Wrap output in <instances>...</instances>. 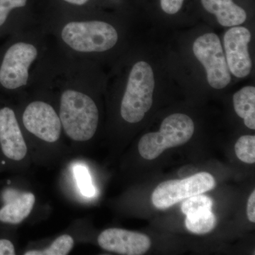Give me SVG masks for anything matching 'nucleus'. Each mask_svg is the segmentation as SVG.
Returning <instances> with one entry per match:
<instances>
[{
    "label": "nucleus",
    "mask_w": 255,
    "mask_h": 255,
    "mask_svg": "<svg viewBox=\"0 0 255 255\" xmlns=\"http://www.w3.org/2000/svg\"><path fill=\"white\" fill-rule=\"evenodd\" d=\"M15 247L12 242L6 238H0V255H14Z\"/></svg>",
    "instance_id": "4be33fe9"
},
{
    "label": "nucleus",
    "mask_w": 255,
    "mask_h": 255,
    "mask_svg": "<svg viewBox=\"0 0 255 255\" xmlns=\"http://www.w3.org/2000/svg\"><path fill=\"white\" fill-rule=\"evenodd\" d=\"M63 1H66V2L69 3V4L81 6V5L86 4L89 0H63Z\"/></svg>",
    "instance_id": "b1692460"
},
{
    "label": "nucleus",
    "mask_w": 255,
    "mask_h": 255,
    "mask_svg": "<svg viewBox=\"0 0 255 255\" xmlns=\"http://www.w3.org/2000/svg\"><path fill=\"white\" fill-rule=\"evenodd\" d=\"M247 215L251 222L255 223V191L252 193L248 199Z\"/></svg>",
    "instance_id": "5701e85b"
},
{
    "label": "nucleus",
    "mask_w": 255,
    "mask_h": 255,
    "mask_svg": "<svg viewBox=\"0 0 255 255\" xmlns=\"http://www.w3.org/2000/svg\"><path fill=\"white\" fill-rule=\"evenodd\" d=\"M22 122L30 133L43 141L53 143L59 140L62 130L59 116L46 102L30 103L23 112Z\"/></svg>",
    "instance_id": "6e6552de"
},
{
    "label": "nucleus",
    "mask_w": 255,
    "mask_h": 255,
    "mask_svg": "<svg viewBox=\"0 0 255 255\" xmlns=\"http://www.w3.org/2000/svg\"><path fill=\"white\" fill-rule=\"evenodd\" d=\"M216 224L217 219L211 210H204L188 215L185 220V226L188 231L198 235L211 232Z\"/></svg>",
    "instance_id": "2eb2a0df"
},
{
    "label": "nucleus",
    "mask_w": 255,
    "mask_h": 255,
    "mask_svg": "<svg viewBox=\"0 0 255 255\" xmlns=\"http://www.w3.org/2000/svg\"><path fill=\"white\" fill-rule=\"evenodd\" d=\"M38 50L31 43L16 42L0 56V89L14 91L27 85L29 68Z\"/></svg>",
    "instance_id": "39448f33"
},
{
    "label": "nucleus",
    "mask_w": 255,
    "mask_h": 255,
    "mask_svg": "<svg viewBox=\"0 0 255 255\" xmlns=\"http://www.w3.org/2000/svg\"><path fill=\"white\" fill-rule=\"evenodd\" d=\"M195 127L192 119L183 114H174L166 117L158 132L142 135L138 151L144 159L152 160L164 150L184 145L194 135Z\"/></svg>",
    "instance_id": "7ed1b4c3"
},
{
    "label": "nucleus",
    "mask_w": 255,
    "mask_h": 255,
    "mask_svg": "<svg viewBox=\"0 0 255 255\" xmlns=\"http://www.w3.org/2000/svg\"><path fill=\"white\" fill-rule=\"evenodd\" d=\"M97 241L105 251L122 255H144L151 247L148 236L121 228L105 230L100 233Z\"/></svg>",
    "instance_id": "9b49d317"
},
{
    "label": "nucleus",
    "mask_w": 255,
    "mask_h": 255,
    "mask_svg": "<svg viewBox=\"0 0 255 255\" xmlns=\"http://www.w3.org/2000/svg\"><path fill=\"white\" fill-rule=\"evenodd\" d=\"M233 105L236 114L244 120L245 125L255 129V88L243 87L233 95Z\"/></svg>",
    "instance_id": "4468645a"
},
{
    "label": "nucleus",
    "mask_w": 255,
    "mask_h": 255,
    "mask_svg": "<svg viewBox=\"0 0 255 255\" xmlns=\"http://www.w3.org/2000/svg\"><path fill=\"white\" fill-rule=\"evenodd\" d=\"M201 3L206 11L216 16L221 26H236L246 21V11L233 0H201Z\"/></svg>",
    "instance_id": "ddd939ff"
},
{
    "label": "nucleus",
    "mask_w": 255,
    "mask_h": 255,
    "mask_svg": "<svg viewBox=\"0 0 255 255\" xmlns=\"http://www.w3.org/2000/svg\"><path fill=\"white\" fill-rule=\"evenodd\" d=\"M28 148L14 110L0 106V153L8 162H20Z\"/></svg>",
    "instance_id": "1a4fd4ad"
},
{
    "label": "nucleus",
    "mask_w": 255,
    "mask_h": 255,
    "mask_svg": "<svg viewBox=\"0 0 255 255\" xmlns=\"http://www.w3.org/2000/svg\"><path fill=\"white\" fill-rule=\"evenodd\" d=\"M155 77L148 63L137 62L132 67L121 105L122 118L130 124L138 123L150 110L153 101Z\"/></svg>",
    "instance_id": "f03ea898"
},
{
    "label": "nucleus",
    "mask_w": 255,
    "mask_h": 255,
    "mask_svg": "<svg viewBox=\"0 0 255 255\" xmlns=\"http://www.w3.org/2000/svg\"><path fill=\"white\" fill-rule=\"evenodd\" d=\"M59 117L65 134L77 142H85L95 135L99 124V111L90 96L78 90H65L60 97Z\"/></svg>",
    "instance_id": "f257e3e1"
},
{
    "label": "nucleus",
    "mask_w": 255,
    "mask_h": 255,
    "mask_svg": "<svg viewBox=\"0 0 255 255\" xmlns=\"http://www.w3.org/2000/svg\"><path fill=\"white\" fill-rule=\"evenodd\" d=\"M213 204L212 199L209 196L203 195L202 194H198L187 198V200L183 202L182 211L183 214L188 216L204 210H211Z\"/></svg>",
    "instance_id": "a211bd4d"
},
{
    "label": "nucleus",
    "mask_w": 255,
    "mask_h": 255,
    "mask_svg": "<svg viewBox=\"0 0 255 255\" xmlns=\"http://www.w3.org/2000/svg\"><path fill=\"white\" fill-rule=\"evenodd\" d=\"M223 41L230 72L238 78H246L253 66L248 51L251 32L243 26H234L226 31Z\"/></svg>",
    "instance_id": "9d476101"
},
{
    "label": "nucleus",
    "mask_w": 255,
    "mask_h": 255,
    "mask_svg": "<svg viewBox=\"0 0 255 255\" xmlns=\"http://www.w3.org/2000/svg\"><path fill=\"white\" fill-rule=\"evenodd\" d=\"M235 150L238 159L247 164L255 162V136L243 135L235 145Z\"/></svg>",
    "instance_id": "f3484780"
},
{
    "label": "nucleus",
    "mask_w": 255,
    "mask_h": 255,
    "mask_svg": "<svg viewBox=\"0 0 255 255\" xmlns=\"http://www.w3.org/2000/svg\"><path fill=\"white\" fill-rule=\"evenodd\" d=\"M216 186L214 177L203 172L181 179L160 183L152 194V202L158 209H166L192 196L212 190Z\"/></svg>",
    "instance_id": "423d86ee"
},
{
    "label": "nucleus",
    "mask_w": 255,
    "mask_h": 255,
    "mask_svg": "<svg viewBox=\"0 0 255 255\" xmlns=\"http://www.w3.org/2000/svg\"><path fill=\"white\" fill-rule=\"evenodd\" d=\"M184 0H160L161 8L168 14H175L182 7Z\"/></svg>",
    "instance_id": "412c9836"
},
{
    "label": "nucleus",
    "mask_w": 255,
    "mask_h": 255,
    "mask_svg": "<svg viewBox=\"0 0 255 255\" xmlns=\"http://www.w3.org/2000/svg\"><path fill=\"white\" fill-rule=\"evenodd\" d=\"M193 51L205 68L210 86L216 90L227 86L231 73L219 36L213 33L199 36L193 44Z\"/></svg>",
    "instance_id": "0eeeda50"
},
{
    "label": "nucleus",
    "mask_w": 255,
    "mask_h": 255,
    "mask_svg": "<svg viewBox=\"0 0 255 255\" xmlns=\"http://www.w3.org/2000/svg\"><path fill=\"white\" fill-rule=\"evenodd\" d=\"M61 38L75 51L100 53L113 48L119 36L116 28L105 21H71L62 29Z\"/></svg>",
    "instance_id": "20e7f679"
},
{
    "label": "nucleus",
    "mask_w": 255,
    "mask_h": 255,
    "mask_svg": "<svg viewBox=\"0 0 255 255\" xmlns=\"http://www.w3.org/2000/svg\"><path fill=\"white\" fill-rule=\"evenodd\" d=\"M74 173L82 194L88 197L95 195V189L92 185L91 177L86 167L82 165L76 166L74 168Z\"/></svg>",
    "instance_id": "6ab92c4d"
},
{
    "label": "nucleus",
    "mask_w": 255,
    "mask_h": 255,
    "mask_svg": "<svg viewBox=\"0 0 255 255\" xmlns=\"http://www.w3.org/2000/svg\"><path fill=\"white\" fill-rule=\"evenodd\" d=\"M27 0H0V29L7 24L13 10L26 6Z\"/></svg>",
    "instance_id": "aec40b11"
},
{
    "label": "nucleus",
    "mask_w": 255,
    "mask_h": 255,
    "mask_svg": "<svg viewBox=\"0 0 255 255\" xmlns=\"http://www.w3.org/2000/svg\"><path fill=\"white\" fill-rule=\"evenodd\" d=\"M75 246L73 238L69 235H63L57 238L48 248L42 250H32L26 252L25 255H66Z\"/></svg>",
    "instance_id": "dca6fc26"
},
{
    "label": "nucleus",
    "mask_w": 255,
    "mask_h": 255,
    "mask_svg": "<svg viewBox=\"0 0 255 255\" xmlns=\"http://www.w3.org/2000/svg\"><path fill=\"white\" fill-rule=\"evenodd\" d=\"M36 197L31 192H23L9 200H5L0 208V223L18 225L31 214Z\"/></svg>",
    "instance_id": "f8f14e48"
}]
</instances>
